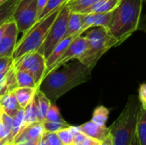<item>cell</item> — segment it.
<instances>
[{"label":"cell","mask_w":146,"mask_h":145,"mask_svg":"<svg viewBox=\"0 0 146 145\" xmlns=\"http://www.w3.org/2000/svg\"><path fill=\"white\" fill-rule=\"evenodd\" d=\"M92 71L90 68L77 62L66 63L49 73L40 83L38 89L55 103L62 96L73 88L84 84L91 79Z\"/></svg>","instance_id":"cell-1"},{"label":"cell","mask_w":146,"mask_h":145,"mask_svg":"<svg viewBox=\"0 0 146 145\" xmlns=\"http://www.w3.org/2000/svg\"><path fill=\"white\" fill-rule=\"evenodd\" d=\"M143 0H121L119 6L113 11L108 32L118 43L126 41L139 28Z\"/></svg>","instance_id":"cell-2"},{"label":"cell","mask_w":146,"mask_h":145,"mask_svg":"<svg viewBox=\"0 0 146 145\" xmlns=\"http://www.w3.org/2000/svg\"><path fill=\"white\" fill-rule=\"evenodd\" d=\"M141 109L139 97L130 96L119 117L110 126L113 145H131Z\"/></svg>","instance_id":"cell-3"},{"label":"cell","mask_w":146,"mask_h":145,"mask_svg":"<svg viewBox=\"0 0 146 145\" xmlns=\"http://www.w3.org/2000/svg\"><path fill=\"white\" fill-rule=\"evenodd\" d=\"M65 4L54 9L45 17L37 21L32 26V28H30L25 34H23L21 40L17 42L12 55L14 63L27 53L38 50V49L44 42L51 25Z\"/></svg>","instance_id":"cell-4"},{"label":"cell","mask_w":146,"mask_h":145,"mask_svg":"<svg viewBox=\"0 0 146 145\" xmlns=\"http://www.w3.org/2000/svg\"><path fill=\"white\" fill-rule=\"evenodd\" d=\"M87 48L77 59L91 69H93L98 60L110 49L118 46L117 40L103 26H95L86 32Z\"/></svg>","instance_id":"cell-5"},{"label":"cell","mask_w":146,"mask_h":145,"mask_svg":"<svg viewBox=\"0 0 146 145\" xmlns=\"http://www.w3.org/2000/svg\"><path fill=\"white\" fill-rule=\"evenodd\" d=\"M69 15L70 11L65 4L59 12L53 24L51 25L44 42L38 49V51L44 55L45 60L49 57V56L55 49V47L58 44V43L65 38L68 30V21Z\"/></svg>","instance_id":"cell-6"},{"label":"cell","mask_w":146,"mask_h":145,"mask_svg":"<svg viewBox=\"0 0 146 145\" xmlns=\"http://www.w3.org/2000/svg\"><path fill=\"white\" fill-rule=\"evenodd\" d=\"M15 70H24L28 72L34 79L38 87L42 82L44 71L46 69V60L39 51H32L21 56L14 63Z\"/></svg>","instance_id":"cell-7"},{"label":"cell","mask_w":146,"mask_h":145,"mask_svg":"<svg viewBox=\"0 0 146 145\" xmlns=\"http://www.w3.org/2000/svg\"><path fill=\"white\" fill-rule=\"evenodd\" d=\"M38 0H21L15 13L14 21L16 23L19 32L25 34L36 23Z\"/></svg>","instance_id":"cell-8"},{"label":"cell","mask_w":146,"mask_h":145,"mask_svg":"<svg viewBox=\"0 0 146 145\" xmlns=\"http://www.w3.org/2000/svg\"><path fill=\"white\" fill-rule=\"evenodd\" d=\"M87 48V39L86 36L80 35L76 37L63 52V54L49 68H47L44 71L43 79L50 72L56 70L62 65L68 63L70 61L77 60L86 50ZM43 80V79H42Z\"/></svg>","instance_id":"cell-9"},{"label":"cell","mask_w":146,"mask_h":145,"mask_svg":"<svg viewBox=\"0 0 146 145\" xmlns=\"http://www.w3.org/2000/svg\"><path fill=\"white\" fill-rule=\"evenodd\" d=\"M18 27L14 19L8 22L3 38L0 41V56H12L17 44Z\"/></svg>","instance_id":"cell-10"},{"label":"cell","mask_w":146,"mask_h":145,"mask_svg":"<svg viewBox=\"0 0 146 145\" xmlns=\"http://www.w3.org/2000/svg\"><path fill=\"white\" fill-rule=\"evenodd\" d=\"M45 134L43 123L36 122L26 126L18 135L15 143H23L27 145H37Z\"/></svg>","instance_id":"cell-11"},{"label":"cell","mask_w":146,"mask_h":145,"mask_svg":"<svg viewBox=\"0 0 146 145\" xmlns=\"http://www.w3.org/2000/svg\"><path fill=\"white\" fill-rule=\"evenodd\" d=\"M113 12L109 13H90L84 14V25L82 27L83 32L95 26H103L108 29Z\"/></svg>","instance_id":"cell-12"},{"label":"cell","mask_w":146,"mask_h":145,"mask_svg":"<svg viewBox=\"0 0 146 145\" xmlns=\"http://www.w3.org/2000/svg\"><path fill=\"white\" fill-rule=\"evenodd\" d=\"M78 128L86 135L102 142L110 134V127H106V126H99L92 121L79 126Z\"/></svg>","instance_id":"cell-13"},{"label":"cell","mask_w":146,"mask_h":145,"mask_svg":"<svg viewBox=\"0 0 146 145\" xmlns=\"http://www.w3.org/2000/svg\"><path fill=\"white\" fill-rule=\"evenodd\" d=\"M21 109L14 91L0 96V110L3 113L14 117Z\"/></svg>","instance_id":"cell-14"},{"label":"cell","mask_w":146,"mask_h":145,"mask_svg":"<svg viewBox=\"0 0 146 145\" xmlns=\"http://www.w3.org/2000/svg\"><path fill=\"white\" fill-rule=\"evenodd\" d=\"M83 25H84V14L70 12L68 21V30L65 38L74 34L82 35L84 33L82 31Z\"/></svg>","instance_id":"cell-15"},{"label":"cell","mask_w":146,"mask_h":145,"mask_svg":"<svg viewBox=\"0 0 146 145\" xmlns=\"http://www.w3.org/2000/svg\"><path fill=\"white\" fill-rule=\"evenodd\" d=\"M80 35L78 34H74V35H71L68 37L64 38L61 42L58 43V44L55 47V49L52 50V52L50 53V55L49 56V57L46 59V68L50 67L62 54L63 52L66 50V49L68 47V45L70 44V43Z\"/></svg>","instance_id":"cell-16"},{"label":"cell","mask_w":146,"mask_h":145,"mask_svg":"<svg viewBox=\"0 0 146 145\" xmlns=\"http://www.w3.org/2000/svg\"><path fill=\"white\" fill-rule=\"evenodd\" d=\"M121 0H99L83 14L90 13H109L113 12L121 3Z\"/></svg>","instance_id":"cell-17"},{"label":"cell","mask_w":146,"mask_h":145,"mask_svg":"<svg viewBox=\"0 0 146 145\" xmlns=\"http://www.w3.org/2000/svg\"><path fill=\"white\" fill-rule=\"evenodd\" d=\"M21 0H7L0 5V26L14 19V13Z\"/></svg>","instance_id":"cell-18"},{"label":"cell","mask_w":146,"mask_h":145,"mask_svg":"<svg viewBox=\"0 0 146 145\" xmlns=\"http://www.w3.org/2000/svg\"><path fill=\"white\" fill-rule=\"evenodd\" d=\"M34 99L36 102V106L38 113V122L44 123L45 121V116L47 114V111L52 103L47 97L38 88L36 91V93L34 95Z\"/></svg>","instance_id":"cell-19"},{"label":"cell","mask_w":146,"mask_h":145,"mask_svg":"<svg viewBox=\"0 0 146 145\" xmlns=\"http://www.w3.org/2000/svg\"><path fill=\"white\" fill-rule=\"evenodd\" d=\"M38 88H31V87H17L15 91V96L16 100L21 106V109H25L33 100L36 91Z\"/></svg>","instance_id":"cell-20"},{"label":"cell","mask_w":146,"mask_h":145,"mask_svg":"<svg viewBox=\"0 0 146 145\" xmlns=\"http://www.w3.org/2000/svg\"><path fill=\"white\" fill-rule=\"evenodd\" d=\"M70 129L74 134L75 145H102L103 142L93 138H91L80 131L78 126H70Z\"/></svg>","instance_id":"cell-21"},{"label":"cell","mask_w":146,"mask_h":145,"mask_svg":"<svg viewBox=\"0 0 146 145\" xmlns=\"http://www.w3.org/2000/svg\"><path fill=\"white\" fill-rule=\"evenodd\" d=\"M99 0H68L66 6L70 12L83 14L91 6L96 3Z\"/></svg>","instance_id":"cell-22"},{"label":"cell","mask_w":146,"mask_h":145,"mask_svg":"<svg viewBox=\"0 0 146 145\" xmlns=\"http://www.w3.org/2000/svg\"><path fill=\"white\" fill-rule=\"evenodd\" d=\"M136 137L139 145H146V109H141L136 126Z\"/></svg>","instance_id":"cell-23"},{"label":"cell","mask_w":146,"mask_h":145,"mask_svg":"<svg viewBox=\"0 0 146 145\" xmlns=\"http://www.w3.org/2000/svg\"><path fill=\"white\" fill-rule=\"evenodd\" d=\"M38 122V113L34 97L31 103L24 109V124L25 127L33 123Z\"/></svg>","instance_id":"cell-24"},{"label":"cell","mask_w":146,"mask_h":145,"mask_svg":"<svg viewBox=\"0 0 146 145\" xmlns=\"http://www.w3.org/2000/svg\"><path fill=\"white\" fill-rule=\"evenodd\" d=\"M15 74L18 87L38 88L33 77L28 72L24 70H15Z\"/></svg>","instance_id":"cell-25"},{"label":"cell","mask_w":146,"mask_h":145,"mask_svg":"<svg viewBox=\"0 0 146 145\" xmlns=\"http://www.w3.org/2000/svg\"><path fill=\"white\" fill-rule=\"evenodd\" d=\"M110 115V109L103 105H99L95 108L92 113V121L99 125V126H106Z\"/></svg>","instance_id":"cell-26"},{"label":"cell","mask_w":146,"mask_h":145,"mask_svg":"<svg viewBox=\"0 0 146 145\" xmlns=\"http://www.w3.org/2000/svg\"><path fill=\"white\" fill-rule=\"evenodd\" d=\"M45 121H54V122H61V123H67L66 121L61 115L59 109L56 107V105L55 103L50 104V106L47 111L46 116H45Z\"/></svg>","instance_id":"cell-27"},{"label":"cell","mask_w":146,"mask_h":145,"mask_svg":"<svg viewBox=\"0 0 146 145\" xmlns=\"http://www.w3.org/2000/svg\"><path fill=\"white\" fill-rule=\"evenodd\" d=\"M56 134L63 145H75L74 139V134L70 129V126L58 131Z\"/></svg>","instance_id":"cell-28"},{"label":"cell","mask_w":146,"mask_h":145,"mask_svg":"<svg viewBox=\"0 0 146 145\" xmlns=\"http://www.w3.org/2000/svg\"><path fill=\"white\" fill-rule=\"evenodd\" d=\"M68 2V0H49L48 3L46 5V7L44 8V9L43 10V12L41 13V15L38 16L37 21H38L39 20H41L42 18L45 17L48 14H50L51 11H53L54 9H57L58 7L65 4ZM36 21V22H37Z\"/></svg>","instance_id":"cell-29"},{"label":"cell","mask_w":146,"mask_h":145,"mask_svg":"<svg viewBox=\"0 0 146 145\" xmlns=\"http://www.w3.org/2000/svg\"><path fill=\"white\" fill-rule=\"evenodd\" d=\"M44 127L45 132H57L58 131L70 126L68 123H61V122H54V121H45L44 123Z\"/></svg>","instance_id":"cell-30"},{"label":"cell","mask_w":146,"mask_h":145,"mask_svg":"<svg viewBox=\"0 0 146 145\" xmlns=\"http://www.w3.org/2000/svg\"><path fill=\"white\" fill-rule=\"evenodd\" d=\"M14 65L12 56H0V73L9 70Z\"/></svg>","instance_id":"cell-31"},{"label":"cell","mask_w":146,"mask_h":145,"mask_svg":"<svg viewBox=\"0 0 146 145\" xmlns=\"http://www.w3.org/2000/svg\"><path fill=\"white\" fill-rule=\"evenodd\" d=\"M9 70L0 73V96H3L6 93L9 92V88H8V85H7V76H6Z\"/></svg>","instance_id":"cell-32"},{"label":"cell","mask_w":146,"mask_h":145,"mask_svg":"<svg viewBox=\"0 0 146 145\" xmlns=\"http://www.w3.org/2000/svg\"><path fill=\"white\" fill-rule=\"evenodd\" d=\"M139 100L143 109H146V84L139 85Z\"/></svg>","instance_id":"cell-33"},{"label":"cell","mask_w":146,"mask_h":145,"mask_svg":"<svg viewBox=\"0 0 146 145\" xmlns=\"http://www.w3.org/2000/svg\"><path fill=\"white\" fill-rule=\"evenodd\" d=\"M45 138L49 145H63L59 139L56 132H45Z\"/></svg>","instance_id":"cell-34"},{"label":"cell","mask_w":146,"mask_h":145,"mask_svg":"<svg viewBox=\"0 0 146 145\" xmlns=\"http://www.w3.org/2000/svg\"><path fill=\"white\" fill-rule=\"evenodd\" d=\"M48 1L49 0H38V2H37V13H38L37 20H38V16L41 15V13L43 12V10L44 9V8L46 7Z\"/></svg>","instance_id":"cell-35"},{"label":"cell","mask_w":146,"mask_h":145,"mask_svg":"<svg viewBox=\"0 0 146 145\" xmlns=\"http://www.w3.org/2000/svg\"><path fill=\"white\" fill-rule=\"evenodd\" d=\"M102 145H113V139H112L111 134H110V135L103 141Z\"/></svg>","instance_id":"cell-36"},{"label":"cell","mask_w":146,"mask_h":145,"mask_svg":"<svg viewBox=\"0 0 146 145\" xmlns=\"http://www.w3.org/2000/svg\"><path fill=\"white\" fill-rule=\"evenodd\" d=\"M7 25H8V22L5 23V24H3V25H2V26H0V41H1V39H2V38H3V33H4V31H5V29H6V27H7Z\"/></svg>","instance_id":"cell-37"},{"label":"cell","mask_w":146,"mask_h":145,"mask_svg":"<svg viewBox=\"0 0 146 145\" xmlns=\"http://www.w3.org/2000/svg\"><path fill=\"white\" fill-rule=\"evenodd\" d=\"M37 145H49L48 144V142H47V139L45 138V134H44V136L42 138V139L38 142V144Z\"/></svg>","instance_id":"cell-38"},{"label":"cell","mask_w":146,"mask_h":145,"mask_svg":"<svg viewBox=\"0 0 146 145\" xmlns=\"http://www.w3.org/2000/svg\"><path fill=\"white\" fill-rule=\"evenodd\" d=\"M131 145H139V141H138V138H137V137H136V133H135V136L133 137V141H132Z\"/></svg>","instance_id":"cell-39"},{"label":"cell","mask_w":146,"mask_h":145,"mask_svg":"<svg viewBox=\"0 0 146 145\" xmlns=\"http://www.w3.org/2000/svg\"><path fill=\"white\" fill-rule=\"evenodd\" d=\"M13 145H27V144H23V143H15V144H14Z\"/></svg>","instance_id":"cell-40"},{"label":"cell","mask_w":146,"mask_h":145,"mask_svg":"<svg viewBox=\"0 0 146 145\" xmlns=\"http://www.w3.org/2000/svg\"><path fill=\"white\" fill-rule=\"evenodd\" d=\"M0 145H7L3 141H2V140H0Z\"/></svg>","instance_id":"cell-41"},{"label":"cell","mask_w":146,"mask_h":145,"mask_svg":"<svg viewBox=\"0 0 146 145\" xmlns=\"http://www.w3.org/2000/svg\"><path fill=\"white\" fill-rule=\"evenodd\" d=\"M5 1H7V0H0V5H1V4H2L3 3H4Z\"/></svg>","instance_id":"cell-42"},{"label":"cell","mask_w":146,"mask_h":145,"mask_svg":"<svg viewBox=\"0 0 146 145\" xmlns=\"http://www.w3.org/2000/svg\"><path fill=\"white\" fill-rule=\"evenodd\" d=\"M2 113H3V112L0 110V121H1V118H2Z\"/></svg>","instance_id":"cell-43"}]
</instances>
